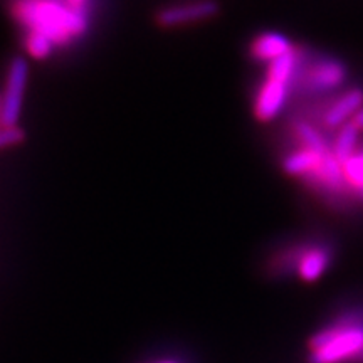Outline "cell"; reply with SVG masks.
<instances>
[{
  "label": "cell",
  "instance_id": "obj_1",
  "mask_svg": "<svg viewBox=\"0 0 363 363\" xmlns=\"http://www.w3.org/2000/svg\"><path fill=\"white\" fill-rule=\"evenodd\" d=\"M13 16L27 33L49 38L56 48H66L88 30V11L71 7L66 0H16Z\"/></svg>",
  "mask_w": 363,
  "mask_h": 363
},
{
  "label": "cell",
  "instance_id": "obj_2",
  "mask_svg": "<svg viewBox=\"0 0 363 363\" xmlns=\"http://www.w3.org/2000/svg\"><path fill=\"white\" fill-rule=\"evenodd\" d=\"M308 363H363V308L318 330L308 342Z\"/></svg>",
  "mask_w": 363,
  "mask_h": 363
},
{
  "label": "cell",
  "instance_id": "obj_3",
  "mask_svg": "<svg viewBox=\"0 0 363 363\" xmlns=\"http://www.w3.org/2000/svg\"><path fill=\"white\" fill-rule=\"evenodd\" d=\"M348 78L347 66L328 56H311L303 52L294 93L299 94H333Z\"/></svg>",
  "mask_w": 363,
  "mask_h": 363
},
{
  "label": "cell",
  "instance_id": "obj_4",
  "mask_svg": "<svg viewBox=\"0 0 363 363\" xmlns=\"http://www.w3.org/2000/svg\"><path fill=\"white\" fill-rule=\"evenodd\" d=\"M363 108V89L352 88L325 99L321 110H311V115L303 116L315 123L325 133H335L343 125L350 123L353 116Z\"/></svg>",
  "mask_w": 363,
  "mask_h": 363
},
{
  "label": "cell",
  "instance_id": "obj_5",
  "mask_svg": "<svg viewBox=\"0 0 363 363\" xmlns=\"http://www.w3.org/2000/svg\"><path fill=\"white\" fill-rule=\"evenodd\" d=\"M27 81H29V65H27L24 57H13L7 69L6 86L0 93L4 126H17V123H19Z\"/></svg>",
  "mask_w": 363,
  "mask_h": 363
},
{
  "label": "cell",
  "instance_id": "obj_6",
  "mask_svg": "<svg viewBox=\"0 0 363 363\" xmlns=\"http://www.w3.org/2000/svg\"><path fill=\"white\" fill-rule=\"evenodd\" d=\"M291 93H294L291 83L266 76L256 91V96H254L252 111L257 121L269 123V121L276 120L288 104Z\"/></svg>",
  "mask_w": 363,
  "mask_h": 363
},
{
  "label": "cell",
  "instance_id": "obj_7",
  "mask_svg": "<svg viewBox=\"0 0 363 363\" xmlns=\"http://www.w3.org/2000/svg\"><path fill=\"white\" fill-rule=\"evenodd\" d=\"M335 257V249L328 242H305L299 256L296 272L303 283H316L326 274Z\"/></svg>",
  "mask_w": 363,
  "mask_h": 363
},
{
  "label": "cell",
  "instance_id": "obj_8",
  "mask_svg": "<svg viewBox=\"0 0 363 363\" xmlns=\"http://www.w3.org/2000/svg\"><path fill=\"white\" fill-rule=\"evenodd\" d=\"M217 12L219 7L212 0H195V2L162 9L157 13V22L162 27H179L212 19Z\"/></svg>",
  "mask_w": 363,
  "mask_h": 363
},
{
  "label": "cell",
  "instance_id": "obj_9",
  "mask_svg": "<svg viewBox=\"0 0 363 363\" xmlns=\"http://www.w3.org/2000/svg\"><path fill=\"white\" fill-rule=\"evenodd\" d=\"M326 153H318L313 152V150L296 147V145H294V147L291 150H288L283 155V158H281V167H283V172L286 175L296 177V179H301L305 182L308 177L313 175L318 170V167L321 165Z\"/></svg>",
  "mask_w": 363,
  "mask_h": 363
},
{
  "label": "cell",
  "instance_id": "obj_10",
  "mask_svg": "<svg viewBox=\"0 0 363 363\" xmlns=\"http://www.w3.org/2000/svg\"><path fill=\"white\" fill-rule=\"evenodd\" d=\"M294 49H296V45L289 40V38H286L284 34L264 33V34H259L252 40L251 48H249V52H251V57L256 59L257 62L271 65V62H274L276 59L293 52Z\"/></svg>",
  "mask_w": 363,
  "mask_h": 363
},
{
  "label": "cell",
  "instance_id": "obj_11",
  "mask_svg": "<svg viewBox=\"0 0 363 363\" xmlns=\"http://www.w3.org/2000/svg\"><path fill=\"white\" fill-rule=\"evenodd\" d=\"M360 133L362 131L352 121L335 131L331 140V153L338 158L340 163L347 162L360 148Z\"/></svg>",
  "mask_w": 363,
  "mask_h": 363
},
{
  "label": "cell",
  "instance_id": "obj_12",
  "mask_svg": "<svg viewBox=\"0 0 363 363\" xmlns=\"http://www.w3.org/2000/svg\"><path fill=\"white\" fill-rule=\"evenodd\" d=\"M342 169L350 199L363 202V147L358 148L347 162L342 163Z\"/></svg>",
  "mask_w": 363,
  "mask_h": 363
},
{
  "label": "cell",
  "instance_id": "obj_13",
  "mask_svg": "<svg viewBox=\"0 0 363 363\" xmlns=\"http://www.w3.org/2000/svg\"><path fill=\"white\" fill-rule=\"evenodd\" d=\"M24 40V48L27 54H29L30 57L38 59V61H44V59L51 57L52 52L57 49L56 44H54L51 39L38 33H27Z\"/></svg>",
  "mask_w": 363,
  "mask_h": 363
},
{
  "label": "cell",
  "instance_id": "obj_14",
  "mask_svg": "<svg viewBox=\"0 0 363 363\" xmlns=\"http://www.w3.org/2000/svg\"><path fill=\"white\" fill-rule=\"evenodd\" d=\"M24 130L19 128V126H4V128L0 130V150L16 147V145L24 142Z\"/></svg>",
  "mask_w": 363,
  "mask_h": 363
},
{
  "label": "cell",
  "instance_id": "obj_15",
  "mask_svg": "<svg viewBox=\"0 0 363 363\" xmlns=\"http://www.w3.org/2000/svg\"><path fill=\"white\" fill-rule=\"evenodd\" d=\"M352 123H353V125H355V126H357V128H358V130H360V131H362V133H363V108H362V110H360V111H358V113H357V115H355V116H353Z\"/></svg>",
  "mask_w": 363,
  "mask_h": 363
},
{
  "label": "cell",
  "instance_id": "obj_16",
  "mask_svg": "<svg viewBox=\"0 0 363 363\" xmlns=\"http://www.w3.org/2000/svg\"><path fill=\"white\" fill-rule=\"evenodd\" d=\"M66 2L74 9H86V4H88V0H66Z\"/></svg>",
  "mask_w": 363,
  "mask_h": 363
},
{
  "label": "cell",
  "instance_id": "obj_17",
  "mask_svg": "<svg viewBox=\"0 0 363 363\" xmlns=\"http://www.w3.org/2000/svg\"><path fill=\"white\" fill-rule=\"evenodd\" d=\"M152 363H179L177 360H170V358H167V360H158V362H152Z\"/></svg>",
  "mask_w": 363,
  "mask_h": 363
}]
</instances>
